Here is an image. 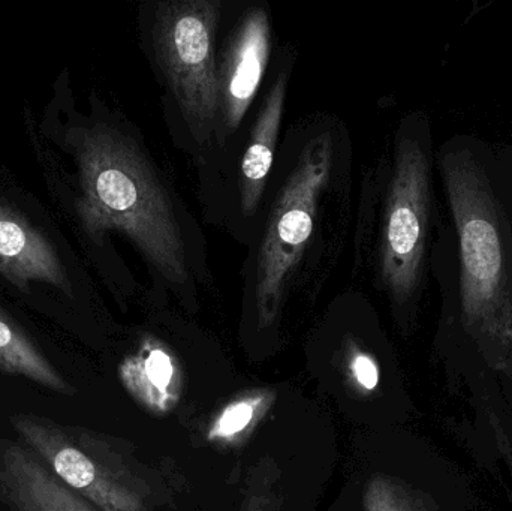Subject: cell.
I'll return each instance as SVG.
<instances>
[{"label":"cell","mask_w":512,"mask_h":511,"mask_svg":"<svg viewBox=\"0 0 512 511\" xmlns=\"http://www.w3.org/2000/svg\"><path fill=\"white\" fill-rule=\"evenodd\" d=\"M354 168V140L336 114H306L282 132L240 270L258 332L294 303L315 302L336 275L352 240Z\"/></svg>","instance_id":"obj_1"},{"label":"cell","mask_w":512,"mask_h":511,"mask_svg":"<svg viewBox=\"0 0 512 511\" xmlns=\"http://www.w3.org/2000/svg\"><path fill=\"white\" fill-rule=\"evenodd\" d=\"M78 164L77 210L90 242L102 248L108 233L123 234L146 266L155 297L195 305L215 282L209 240L137 126L99 119L84 128Z\"/></svg>","instance_id":"obj_2"},{"label":"cell","mask_w":512,"mask_h":511,"mask_svg":"<svg viewBox=\"0 0 512 511\" xmlns=\"http://www.w3.org/2000/svg\"><path fill=\"white\" fill-rule=\"evenodd\" d=\"M441 219L430 279L465 329L512 336V135L457 132L436 147Z\"/></svg>","instance_id":"obj_3"},{"label":"cell","mask_w":512,"mask_h":511,"mask_svg":"<svg viewBox=\"0 0 512 511\" xmlns=\"http://www.w3.org/2000/svg\"><path fill=\"white\" fill-rule=\"evenodd\" d=\"M441 219L432 119L414 110L361 170L352 228V276L381 291L396 314L414 311L430 282Z\"/></svg>","instance_id":"obj_4"},{"label":"cell","mask_w":512,"mask_h":511,"mask_svg":"<svg viewBox=\"0 0 512 511\" xmlns=\"http://www.w3.org/2000/svg\"><path fill=\"white\" fill-rule=\"evenodd\" d=\"M227 0H149L140 41L174 147L200 170L218 146L216 47Z\"/></svg>","instance_id":"obj_5"},{"label":"cell","mask_w":512,"mask_h":511,"mask_svg":"<svg viewBox=\"0 0 512 511\" xmlns=\"http://www.w3.org/2000/svg\"><path fill=\"white\" fill-rule=\"evenodd\" d=\"M297 51L276 47L267 80L236 137L197 170L203 221L246 248L251 240L268 177L282 137L283 117Z\"/></svg>","instance_id":"obj_6"},{"label":"cell","mask_w":512,"mask_h":511,"mask_svg":"<svg viewBox=\"0 0 512 511\" xmlns=\"http://www.w3.org/2000/svg\"><path fill=\"white\" fill-rule=\"evenodd\" d=\"M11 425L18 443L96 509L144 511L122 464L98 435L36 414H17Z\"/></svg>","instance_id":"obj_7"},{"label":"cell","mask_w":512,"mask_h":511,"mask_svg":"<svg viewBox=\"0 0 512 511\" xmlns=\"http://www.w3.org/2000/svg\"><path fill=\"white\" fill-rule=\"evenodd\" d=\"M274 50L270 5L264 0H227L216 47L218 146L210 161L231 143L251 114Z\"/></svg>","instance_id":"obj_8"},{"label":"cell","mask_w":512,"mask_h":511,"mask_svg":"<svg viewBox=\"0 0 512 511\" xmlns=\"http://www.w3.org/2000/svg\"><path fill=\"white\" fill-rule=\"evenodd\" d=\"M0 504L6 511H99L63 485L18 441H0Z\"/></svg>","instance_id":"obj_9"},{"label":"cell","mask_w":512,"mask_h":511,"mask_svg":"<svg viewBox=\"0 0 512 511\" xmlns=\"http://www.w3.org/2000/svg\"><path fill=\"white\" fill-rule=\"evenodd\" d=\"M0 273L21 290H26L29 281H44L69 291L62 263L50 243L2 204Z\"/></svg>","instance_id":"obj_10"},{"label":"cell","mask_w":512,"mask_h":511,"mask_svg":"<svg viewBox=\"0 0 512 511\" xmlns=\"http://www.w3.org/2000/svg\"><path fill=\"white\" fill-rule=\"evenodd\" d=\"M174 372L173 356L153 336H146L138 353L120 366L123 386L153 410H165L173 399L170 389Z\"/></svg>","instance_id":"obj_11"},{"label":"cell","mask_w":512,"mask_h":511,"mask_svg":"<svg viewBox=\"0 0 512 511\" xmlns=\"http://www.w3.org/2000/svg\"><path fill=\"white\" fill-rule=\"evenodd\" d=\"M0 369L6 374L21 375L39 386L60 395H72L74 389L66 383L47 357L0 312Z\"/></svg>","instance_id":"obj_12"},{"label":"cell","mask_w":512,"mask_h":511,"mask_svg":"<svg viewBox=\"0 0 512 511\" xmlns=\"http://www.w3.org/2000/svg\"><path fill=\"white\" fill-rule=\"evenodd\" d=\"M256 405L258 401H240L230 405L213 426L210 438H231L245 431L254 420Z\"/></svg>","instance_id":"obj_13"},{"label":"cell","mask_w":512,"mask_h":511,"mask_svg":"<svg viewBox=\"0 0 512 511\" xmlns=\"http://www.w3.org/2000/svg\"><path fill=\"white\" fill-rule=\"evenodd\" d=\"M366 511H399L396 495L384 480H373L364 497Z\"/></svg>","instance_id":"obj_14"},{"label":"cell","mask_w":512,"mask_h":511,"mask_svg":"<svg viewBox=\"0 0 512 511\" xmlns=\"http://www.w3.org/2000/svg\"><path fill=\"white\" fill-rule=\"evenodd\" d=\"M351 372L355 380L366 390H373L379 383L378 366L373 362L372 357L361 351H355L351 357Z\"/></svg>","instance_id":"obj_15"}]
</instances>
